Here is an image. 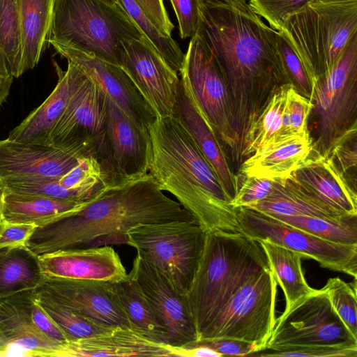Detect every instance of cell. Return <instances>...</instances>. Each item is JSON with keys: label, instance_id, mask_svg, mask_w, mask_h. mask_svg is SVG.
<instances>
[{"label": "cell", "instance_id": "1", "mask_svg": "<svg viewBox=\"0 0 357 357\" xmlns=\"http://www.w3.org/2000/svg\"><path fill=\"white\" fill-rule=\"evenodd\" d=\"M197 33L225 75L230 104L233 165L243 161L244 139L274 93L289 84L278 51V31L247 0H200Z\"/></svg>", "mask_w": 357, "mask_h": 357}, {"label": "cell", "instance_id": "34", "mask_svg": "<svg viewBox=\"0 0 357 357\" xmlns=\"http://www.w3.org/2000/svg\"><path fill=\"white\" fill-rule=\"evenodd\" d=\"M290 84L282 85L273 96L265 109L249 128L242 153L243 160L257 150L274 142L282 127V115Z\"/></svg>", "mask_w": 357, "mask_h": 357}, {"label": "cell", "instance_id": "36", "mask_svg": "<svg viewBox=\"0 0 357 357\" xmlns=\"http://www.w3.org/2000/svg\"><path fill=\"white\" fill-rule=\"evenodd\" d=\"M36 296L38 304L63 331L68 342L98 335L111 327L75 312L36 293Z\"/></svg>", "mask_w": 357, "mask_h": 357}, {"label": "cell", "instance_id": "21", "mask_svg": "<svg viewBox=\"0 0 357 357\" xmlns=\"http://www.w3.org/2000/svg\"><path fill=\"white\" fill-rule=\"evenodd\" d=\"M38 257L45 275L50 277L115 282L128 275L110 245L63 250Z\"/></svg>", "mask_w": 357, "mask_h": 357}, {"label": "cell", "instance_id": "32", "mask_svg": "<svg viewBox=\"0 0 357 357\" xmlns=\"http://www.w3.org/2000/svg\"><path fill=\"white\" fill-rule=\"evenodd\" d=\"M258 243L265 254L278 284L283 291L285 310L314 290L305 279L301 266L303 257L300 253L268 240L259 241Z\"/></svg>", "mask_w": 357, "mask_h": 357}, {"label": "cell", "instance_id": "17", "mask_svg": "<svg viewBox=\"0 0 357 357\" xmlns=\"http://www.w3.org/2000/svg\"><path fill=\"white\" fill-rule=\"evenodd\" d=\"M109 282L45 275L36 293L107 326L130 328L128 319L111 292Z\"/></svg>", "mask_w": 357, "mask_h": 357}, {"label": "cell", "instance_id": "13", "mask_svg": "<svg viewBox=\"0 0 357 357\" xmlns=\"http://www.w3.org/2000/svg\"><path fill=\"white\" fill-rule=\"evenodd\" d=\"M178 74L186 79L199 109L230 154L233 139L226 79L215 56L197 33L190 40Z\"/></svg>", "mask_w": 357, "mask_h": 357}, {"label": "cell", "instance_id": "29", "mask_svg": "<svg viewBox=\"0 0 357 357\" xmlns=\"http://www.w3.org/2000/svg\"><path fill=\"white\" fill-rule=\"evenodd\" d=\"M22 42L21 73L38 63L50 31L54 0H15Z\"/></svg>", "mask_w": 357, "mask_h": 357}, {"label": "cell", "instance_id": "26", "mask_svg": "<svg viewBox=\"0 0 357 357\" xmlns=\"http://www.w3.org/2000/svg\"><path fill=\"white\" fill-rule=\"evenodd\" d=\"M56 71L58 82L54 90L40 106L10 132L8 139L50 146L51 132L68 104L75 83L78 68L68 61L66 71L58 67Z\"/></svg>", "mask_w": 357, "mask_h": 357}, {"label": "cell", "instance_id": "16", "mask_svg": "<svg viewBox=\"0 0 357 357\" xmlns=\"http://www.w3.org/2000/svg\"><path fill=\"white\" fill-rule=\"evenodd\" d=\"M92 154L98 157L92 151L0 139V183L58 179Z\"/></svg>", "mask_w": 357, "mask_h": 357}, {"label": "cell", "instance_id": "3", "mask_svg": "<svg viewBox=\"0 0 357 357\" xmlns=\"http://www.w3.org/2000/svg\"><path fill=\"white\" fill-rule=\"evenodd\" d=\"M147 130L148 174L160 189L174 196L207 232L240 231L217 176L183 126L173 117H156Z\"/></svg>", "mask_w": 357, "mask_h": 357}, {"label": "cell", "instance_id": "7", "mask_svg": "<svg viewBox=\"0 0 357 357\" xmlns=\"http://www.w3.org/2000/svg\"><path fill=\"white\" fill-rule=\"evenodd\" d=\"M127 235V244L186 297L206 240L207 231L199 222L139 224L129 229Z\"/></svg>", "mask_w": 357, "mask_h": 357}, {"label": "cell", "instance_id": "46", "mask_svg": "<svg viewBox=\"0 0 357 357\" xmlns=\"http://www.w3.org/2000/svg\"><path fill=\"white\" fill-rule=\"evenodd\" d=\"M38 227L33 223L17 222L3 219L0 222V249L27 246Z\"/></svg>", "mask_w": 357, "mask_h": 357}, {"label": "cell", "instance_id": "35", "mask_svg": "<svg viewBox=\"0 0 357 357\" xmlns=\"http://www.w3.org/2000/svg\"><path fill=\"white\" fill-rule=\"evenodd\" d=\"M271 217L328 241L345 245L357 244V216L342 220L307 215Z\"/></svg>", "mask_w": 357, "mask_h": 357}, {"label": "cell", "instance_id": "23", "mask_svg": "<svg viewBox=\"0 0 357 357\" xmlns=\"http://www.w3.org/2000/svg\"><path fill=\"white\" fill-rule=\"evenodd\" d=\"M314 200L346 217L357 216V194L330 156L310 154L289 176Z\"/></svg>", "mask_w": 357, "mask_h": 357}, {"label": "cell", "instance_id": "8", "mask_svg": "<svg viewBox=\"0 0 357 357\" xmlns=\"http://www.w3.org/2000/svg\"><path fill=\"white\" fill-rule=\"evenodd\" d=\"M277 287L270 267L250 276L222 307L198 340L234 339L255 344L259 351L266 349L276 320Z\"/></svg>", "mask_w": 357, "mask_h": 357}, {"label": "cell", "instance_id": "43", "mask_svg": "<svg viewBox=\"0 0 357 357\" xmlns=\"http://www.w3.org/2000/svg\"><path fill=\"white\" fill-rule=\"evenodd\" d=\"M271 351H257L249 356L356 357L357 344L292 347Z\"/></svg>", "mask_w": 357, "mask_h": 357}, {"label": "cell", "instance_id": "33", "mask_svg": "<svg viewBox=\"0 0 357 357\" xmlns=\"http://www.w3.org/2000/svg\"><path fill=\"white\" fill-rule=\"evenodd\" d=\"M22 42L15 0H0V70L8 76L21 73Z\"/></svg>", "mask_w": 357, "mask_h": 357}, {"label": "cell", "instance_id": "51", "mask_svg": "<svg viewBox=\"0 0 357 357\" xmlns=\"http://www.w3.org/2000/svg\"><path fill=\"white\" fill-rule=\"evenodd\" d=\"M187 352L188 357H221L215 351L204 346L188 349Z\"/></svg>", "mask_w": 357, "mask_h": 357}, {"label": "cell", "instance_id": "41", "mask_svg": "<svg viewBox=\"0 0 357 357\" xmlns=\"http://www.w3.org/2000/svg\"><path fill=\"white\" fill-rule=\"evenodd\" d=\"M335 165L344 174L351 186L356 190L357 126L341 135L333 144L330 155Z\"/></svg>", "mask_w": 357, "mask_h": 357}, {"label": "cell", "instance_id": "25", "mask_svg": "<svg viewBox=\"0 0 357 357\" xmlns=\"http://www.w3.org/2000/svg\"><path fill=\"white\" fill-rule=\"evenodd\" d=\"M312 149L310 132L273 142L245 158L238 168L239 175L286 178L307 158Z\"/></svg>", "mask_w": 357, "mask_h": 357}, {"label": "cell", "instance_id": "20", "mask_svg": "<svg viewBox=\"0 0 357 357\" xmlns=\"http://www.w3.org/2000/svg\"><path fill=\"white\" fill-rule=\"evenodd\" d=\"M180 76L172 117L193 139L231 202L240 187L239 177L230 167L226 152L199 109L186 79Z\"/></svg>", "mask_w": 357, "mask_h": 357}, {"label": "cell", "instance_id": "22", "mask_svg": "<svg viewBox=\"0 0 357 357\" xmlns=\"http://www.w3.org/2000/svg\"><path fill=\"white\" fill-rule=\"evenodd\" d=\"M106 131L116 169L123 181L148 174L150 139L107 95Z\"/></svg>", "mask_w": 357, "mask_h": 357}, {"label": "cell", "instance_id": "14", "mask_svg": "<svg viewBox=\"0 0 357 357\" xmlns=\"http://www.w3.org/2000/svg\"><path fill=\"white\" fill-rule=\"evenodd\" d=\"M129 274L137 281L160 324L169 344L190 349L198 340L186 297L178 293L167 278L138 254Z\"/></svg>", "mask_w": 357, "mask_h": 357}, {"label": "cell", "instance_id": "30", "mask_svg": "<svg viewBox=\"0 0 357 357\" xmlns=\"http://www.w3.org/2000/svg\"><path fill=\"white\" fill-rule=\"evenodd\" d=\"M108 284L128 319L130 328L151 342L169 345L165 329L137 281L128 273L126 279Z\"/></svg>", "mask_w": 357, "mask_h": 357}, {"label": "cell", "instance_id": "47", "mask_svg": "<svg viewBox=\"0 0 357 357\" xmlns=\"http://www.w3.org/2000/svg\"><path fill=\"white\" fill-rule=\"evenodd\" d=\"M199 346L207 347L223 356H249L259 351L257 346L242 340L228 338L204 339L197 341L192 348Z\"/></svg>", "mask_w": 357, "mask_h": 357}, {"label": "cell", "instance_id": "2", "mask_svg": "<svg viewBox=\"0 0 357 357\" xmlns=\"http://www.w3.org/2000/svg\"><path fill=\"white\" fill-rule=\"evenodd\" d=\"M146 174L116 185L82 208L38 227L27 243L37 255L73 249L127 244V231L139 224L198 221L165 195Z\"/></svg>", "mask_w": 357, "mask_h": 357}, {"label": "cell", "instance_id": "42", "mask_svg": "<svg viewBox=\"0 0 357 357\" xmlns=\"http://www.w3.org/2000/svg\"><path fill=\"white\" fill-rule=\"evenodd\" d=\"M251 8L276 31L286 17L310 0H247Z\"/></svg>", "mask_w": 357, "mask_h": 357}, {"label": "cell", "instance_id": "49", "mask_svg": "<svg viewBox=\"0 0 357 357\" xmlns=\"http://www.w3.org/2000/svg\"><path fill=\"white\" fill-rule=\"evenodd\" d=\"M31 315L38 328L48 337L60 344L68 342L63 331L38 304L36 293L31 307Z\"/></svg>", "mask_w": 357, "mask_h": 357}, {"label": "cell", "instance_id": "38", "mask_svg": "<svg viewBox=\"0 0 357 357\" xmlns=\"http://www.w3.org/2000/svg\"><path fill=\"white\" fill-rule=\"evenodd\" d=\"M312 108V100L297 93L290 85L282 111L281 130L275 141L309 132L307 121Z\"/></svg>", "mask_w": 357, "mask_h": 357}, {"label": "cell", "instance_id": "19", "mask_svg": "<svg viewBox=\"0 0 357 357\" xmlns=\"http://www.w3.org/2000/svg\"><path fill=\"white\" fill-rule=\"evenodd\" d=\"M34 290L0 298V356H61L63 344L43 333L31 317Z\"/></svg>", "mask_w": 357, "mask_h": 357}, {"label": "cell", "instance_id": "24", "mask_svg": "<svg viewBox=\"0 0 357 357\" xmlns=\"http://www.w3.org/2000/svg\"><path fill=\"white\" fill-rule=\"evenodd\" d=\"M61 356H180L187 349L151 342L126 326H114L93 336L62 345Z\"/></svg>", "mask_w": 357, "mask_h": 357}, {"label": "cell", "instance_id": "12", "mask_svg": "<svg viewBox=\"0 0 357 357\" xmlns=\"http://www.w3.org/2000/svg\"><path fill=\"white\" fill-rule=\"evenodd\" d=\"M240 231L258 242L268 240L318 261L324 268L357 278V244L326 241L248 207L234 208Z\"/></svg>", "mask_w": 357, "mask_h": 357}, {"label": "cell", "instance_id": "48", "mask_svg": "<svg viewBox=\"0 0 357 357\" xmlns=\"http://www.w3.org/2000/svg\"><path fill=\"white\" fill-rule=\"evenodd\" d=\"M155 28L163 36L172 37L174 27L166 11L163 0H135Z\"/></svg>", "mask_w": 357, "mask_h": 357}, {"label": "cell", "instance_id": "11", "mask_svg": "<svg viewBox=\"0 0 357 357\" xmlns=\"http://www.w3.org/2000/svg\"><path fill=\"white\" fill-rule=\"evenodd\" d=\"M349 344H357V338L339 318L322 288L314 289L276 319L266 349Z\"/></svg>", "mask_w": 357, "mask_h": 357}, {"label": "cell", "instance_id": "6", "mask_svg": "<svg viewBox=\"0 0 357 357\" xmlns=\"http://www.w3.org/2000/svg\"><path fill=\"white\" fill-rule=\"evenodd\" d=\"M132 39L149 40L119 3L109 4L102 0H54L47 39L52 45L93 54L121 67L122 42Z\"/></svg>", "mask_w": 357, "mask_h": 357}, {"label": "cell", "instance_id": "28", "mask_svg": "<svg viewBox=\"0 0 357 357\" xmlns=\"http://www.w3.org/2000/svg\"><path fill=\"white\" fill-rule=\"evenodd\" d=\"M248 208L270 216L307 215L334 220H342L349 218L314 200L303 192L290 176L274 180L273 189L269 195L262 201Z\"/></svg>", "mask_w": 357, "mask_h": 357}, {"label": "cell", "instance_id": "39", "mask_svg": "<svg viewBox=\"0 0 357 357\" xmlns=\"http://www.w3.org/2000/svg\"><path fill=\"white\" fill-rule=\"evenodd\" d=\"M331 304L352 335L357 338L356 287L339 277L331 278L323 287Z\"/></svg>", "mask_w": 357, "mask_h": 357}, {"label": "cell", "instance_id": "37", "mask_svg": "<svg viewBox=\"0 0 357 357\" xmlns=\"http://www.w3.org/2000/svg\"><path fill=\"white\" fill-rule=\"evenodd\" d=\"M130 17L151 41L156 50L175 71L181 70L185 54L172 37L162 35L149 22L135 0H118Z\"/></svg>", "mask_w": 357, "mask_h": 357}, {"label": "cell", "instance_id": "15", "mask_svg": "<svg viewBox=\"0 0 357 357\" xmlns=\"http://www.w3.org/2000/svg\"><path fill=\"white\" fill-rule=\"evenodd\" d=\"M122 43V69L157 117H172L180 82L178 73L167 63L149 40L132 39Z\"/></svg>", "mask_w": 357, "mask_h": 357}, {"label": "cell", "instance_id": "31", "mask_svg": "<svg viewBox=\"0 0 357 357\" xmlns=\"http://www.w3.org/2000/svg\"><path fill=\"white\" fill-rule=\"evenodd\" d=\"M45 277L38 255L27 246L0 249V298L36 289Z\"/></svg>", "mask_w": 357, "mask_h": 357}, {"label": "cell", "instance_id": "18", "mask_svg": "<svg viewBox=\"0 0 357 357\" xmlns=\"http://www.w3.org/2000/svg\"><path fill=\"white\" fill-rule=\"evenodd\" d=\"M52 46L93 81L139 128L148 130L157 115L121 67L93 54L59 45Z\"/></svg>", "mask_w": 357, "mask_h": 357}, {"label": "cell", "instance_id": "40", "mask_svg": "<svg viewBox=\"0 0 357 357\" xmlns=\"http://www.w3.org/2000/svg\"><path fill=\"white\" fill-rule=\"evenodd\" d=\"M277 42L282 66L289 83L297 93L311 100L312 86L307 72L288 42L278 31Z\"/></svg>", "mask_w": 357, "mask_h": 357}, {"label": "cell", "instance_id": "4", "mask_svg": "<svg viewBox=\"0 0 357 357\" xmlns=\"http://www.w3.org/2000/svg\"><path fill=\"white\" fill-rule=\"evenodd\" d=\"M266 268L269 265L261 247L242 232H207L186 296L198 338L232 294L250 276Z\"/></svg>", "mask_w": 357, "mask_h": 357}, {"label": "cell", "instance_id": "44", "mask_svg": "<svg viewBox=\"0 0 357 357\" xmlns=\"http://www.w3.org/2000/svg\"><path fill=\"white\" fill-rule=\"evenodd\" d=\"M235 197L230 202L234 208L249 207L264 199L271 193L274 180L255 176H243Z\"/></svg>", "mask_w": 357, "mask_h": 357}, {"label": "cell", "instance_id": "5", "mask_svg": "<svg viewBox=\"0 0 357 357\" xmlns=\"http://www.w3.org/2000/svg\"><path fill=\"white\" fill-rule=\"evenodd\" d=\"M296 53L313 88L357 38V0H310L288 15L279 31Z\"/></svg>", "mask_w": 357, "mask_h": 357}, {"label": "cell", "instance_id": "50", "mask_svg": "<svg viewBox=\"0 0 357 357\" xmlns=\"http://www.w3.org/2000/svg\"><path fill=\"white\" fill-rule=\"evenodd\" d=\"M13 78L12 76L3 74L0 70V107L9 96Z\"/></svg>", "mask_w": 357, "mask_h": 357}, {"label": "cell", "instance_id": "27", "mask_svg": "<svg viewBox=\"0 0 357 357\" xmlns=\"http://www.w3.org/2000/svg\"><path fill=\"white\" fill-rule=\"evenodd\" d=\"M88 202H75L3 190L2 214L8 221L33 223L43 227L76 212Z\"/></svg>", "mask_w": 357, "mask_h": 357}, {"label": "cell", "instance_id": "10", "mask_svg": "<svg viewBox=\"0 0 357 357\" xmlns=\"http://www.w3.org/2000/svg\"><path fill=\"white\" fill-rule=\"evenodd\" d=\"M107 94L78 68L66 109L50 136V145L67 150L95 151L112 174L114 164L106 131Z\"/></svg>", "mask_w": 357, "mask_h": 357}, {"label": "cell", "instance_id": "45", "mask_svg": "<svg viewBox=\"0 0 357 357\" xmlns=\"http://www.w3.org/2000/svg\"><path fill=\"white\" fill-rule=\"evenodd\" d=\"M176 13L182 39L196 34L199 22L200 0H170Z\"/></svg>", "mask_w": 357, "mask_h": 357}, {"label": "cell", "instance_id": "52", "mask_svg": "<svg viewBox=\"0 0 357 357\" xmlns=\"http://www.w3.org/2000/svg\"><path fill=\"white\" fill-rule=\"evenodd\" d=\"M102 1H105V2H107V3H109V4L119 3H118V0H102Z\"/></svg>", "mask_w": 357, "mask_h": 357}, {"label": "cell", "instance_id": "9", "mask_svg": "<svg viewBox=\"0 0 357 357\" xmlns=\"http://www.w3.org/2000/svg\"><path fill=\"white\" fill-rule=\"evenodd\" d=\"M311 100L317 122L310 154L328 157L334 142L357 126V38L335 66L318 77Z\"/></svg>", "mask_w": 357, "mask_h": 357}]
</instances>
